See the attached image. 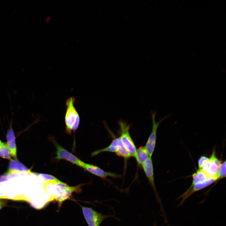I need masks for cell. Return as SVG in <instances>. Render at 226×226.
Listing matches in <instances>:
<instances>
[{
    "label": "cell",
    "mask_w": 226,
    "mask_h": 226,
    "mask_svg": "<svg viewBox=\"0 0 226 226\" xmlns=\"http://www.w3.org/2000/svg\"><path fill=\"white\" fill-rule=\"evenodd\" d=\"M80 206L89 226H100L103 220L108 217L95 211L91 208Z\"/></svg>",
    "instance_id": "cell-6"
},
{
    "label": "cell",
    "mask_w": 226,
    "mask_h": 226,
    "mask_svg": "<svg viewBox=\"0 0 226 226\" xmlns=\"http://www.w3.org/2000/svg\"><path fill=\"white\" fill-rule=\"evenodd\" d=\"M150 157L145 147L141 146L137 149L134 157L135 158L137 165L142 167L143 163Z\"/></svg>",
    "instance_id": "cell-13"
},
{
    "label": "cell",
    "mask_w": 226,
    "mask_h": 226,
    "mask_svg": "<svg viewBox=\"0 0 226 226\" xmlns=\"http://www.w3.org/2000/svg\"><path fill=\"white\" fill-rule=\"evenodd\" d=\"M226 164L225 161L222 163L219 168L216 175L218 180L226 177Z\"/></svg>",
    "instance_id": "cell-18"
},
{
    "label": "cell",
    "mask_w": 226,
    "mask_h": 226,
    "mask_svg": "<svg viewBox=\"0 0 226 226\" xmlns=\"http://www.w3.org/2000/svg\"><path fill=\"white\" fill-rule=\"evenodd\" d=\"M13 118L10 122L6 137L7 140V145L10 151L11 156L17 159V148L15 141V136L12 128Z\"/></svg>",
    "instance_id": "cell-11"
},
{
    "label": "cell",
    "mask_w": 226,
    "mask_h": 226,
    "mask_svg": "<svg viewBox=\"0 0 226 226\" xmlns=\"http://www.w3.org/2000/svg\"><path fill=\"white\" fill-rule=\"evenodd\" d=\"M51 139L56 149V159L58 160L65 159L81 168L83 167L84 162L63 148L53 138H51Z\"/></svg>",
    "instance_id": "cell-5"
},
{
    "label": "cell",
    "mask_w": 226,
    "mask_h": 226,
    "mask_svg": "<svg viewBox=\"0 0 226 226\" xmlns=\"http://www.w3.org/2000/svg\"><path fill=\"white\" fill-rule=\"evenodd\" d=\"M209 158L205 156H201L198 159V165L199 169H201L205 163L208 160Z\"/></svg>",
    "instance_id": "cell-19"
},
{
    "label": "cell",
    "mask_w": 226,
    "mask_h": 226,
    "mask_svg": "<svg viewBox=\"0 0 226 226\" xmlns=\"http://www.w3.org/2000/svg\"><path fill=\"white\" fill-rule=\"evenodd\" d=\"M112 136L113 139L110 145L105 148L94 151L91 156H94L102 152H110L114 153L124 159L127 158L129 156V153L124 146L120 137H115L113 135Z\"/></svg>",
    "instance_id": "cell-3"
},
{
    "label": "cell",
    "mask_w": 226,
    "mask_h": 226,
    "mask_svg": "<svg viewBox=\"0 0 226 226\" xmlns=\"http://www.w3.org/2000/svg\"><path fill=\"white\" fill-rule=\"evenodd\" d=\"M83 169L92 174L102 179H105L108 177L117 178L120 175L110 172H106L99 167L93 164L84 163L82 167Z\"/></svg>",
    "instance_id": "cell-9"
},
{
    "label": "cell",
    "mask_w": 226,
    "mask_h": 226,
    "mask_svg": "<svg viewBox=\"0 0 226 226\" xmlns=\"http://www.w3.org/2000/svg\"><path fill=\"white\" fill-rule=\"evenodd\" d=\"M75 98L71 97L66 100V111L64 116L65 132L71 134L78 128L80 122L79 115L74 105Z\"/></svg>",
    "instance_id": "cell-1"
},
{
    "label": "cell",
    "mask_w": 226,
    "mask_h": 226,
    "mask_svg": "<svg viewBox=\"0 0 226 226\" xmlns=\"http://www.w3.org/2000/svg\"><path fill=\"white\" fill-rule=\"evenodd\" d=\"M6 204V202L3 200H0V210L4 207Z\"/></svg>",
    "instance_id": "cell-20"
},
{
    "label": "cell",
    "mask_w": 226,
    "mask_h": 226,
    "mask_svg": "<svg viewBox=\"0 0 226 226\" xmlns=\"http://www.w3.org/2000/svg\"><path fill=\"white\" fill-rule=\"evenodd\" d=\"M156 113L155 112H153L151 113L152 123V129L145 146L149 156L151 157L155 148L158 128L162 121L170 118L171 116L170 114L166 115L159 121L157 122L156 121Z\"/></svg>",
    "instance_id": "cell-4"
},
{
    "label": "cell",
    "mask_w": 226,
    "mask_h": 226,
    "mask_svg": "<svg viewBox=\"0 0 226 226\" xmlns=\"http://www.w3.org/2000/svg\"><path fill=\"white\" fill-rule=\"evenodd\" d=\"M221 164V161L217 157L214 151L201 169L209 178L214 177L216 176Z\"/></svg>",
    "instance_id": "cell-7"
},
{
    "label": "cell",
    "mask_w": 226,
    "mask_h": 226,
    "mask_svg": "<svg viewBox=\"0 0 226 226\" xmlns=\"http://www.w3.org/2000/svg\"><path fill=\"white\" fill-rule=\"evenodd\" d=\"M192 181L190 187L192 186L195 184L205 181L209 178L201 169H198L192 174Z\"/></svg>",
    "instance_id": "cell-14"
},
{
    "label": "cell",
    "mask_w": 226,
    "mask_h": 226,
    "mask_svg": "<svg viewBox=\"0 0 226 226\" xmlns=\"http://www.w3.org/2000/svg\"><path fill=\"white\" fill-rule=\"evenodd\" d=\"M2 143V142H1V140H0V145L1 144V143Z\"/></svg>",
    "instance_id": "cell-21"
},
{
    "label": "cell",
    "mask_w": 226,
    "mask_h": 226,
    "mask_svg": "<svg viewBox=\"0 0 226 226\" xmlns=\"http://www.w3.org/2000/svg\"><path fill=\"white\" fill-rule=\"evenodd\" d=\"M38 176L40 178L45 180L46 182L59 183L62 182L54 176L48 174H39Z\"/></svg>",
    "instance_id": "cell-17"
},
{
    "label": "cell",
    "mask_w": 226,
    "mask_h": 226,
    "mask_svg": "<svg viewBox=\"0 0 226 226\" xmlns=\"http://www.w3.org/2000/svg\"><path fill=\"white\" fill-rule=\"evenodd\" d=\"M83 185L81 184L75 186H69L67 188L60 194L56 197L54 201L58 203L59 209L65 201L70 198L73 193L80 192L81 187Z\"/></svg>",
    "instance_id": "cell-10"
},
{
    "label": "cell",
    "mask_w": 226,
    "mask_h": 226,
    "mask_svg": "<svg viewBox=\"0 0 226 226\" xmlns=\"http://www.w3.org/2000/svg\"><path fill=\"white\" fill-rule=\"evenodd\" d=\"M120 137L124 146L131 155L134 157L137 148L129 132L130 125L126 121L120 120L118 121Z\"/></svg>",
    "instance_id": "cell-2"
},
{
    "label": "cell",
    "mask_w": 226,
    "mask_h": 226,
    "mask_svg": "<svg viewBox=\"0 0 226 226\" xmlns=\"http://www.w3.org/2000/svg\"><path fill=\"white\" fill-rule=\"evenodd\" d=\"M10 163L9 166L10 170L12 171L13 170H17L19 171H25L28 170L27 168L23 164L18 161L12 160Z\"/></svg>",
    "instance_id": "cell-16"
},
{
    "label": "cell",
    "mask_w": 226,
    "mask_h": 226,
    "mask_svg": "<svg viewBox=\"0 0 226 226\" xmlns=\"http://www.w3.org/2000/svg\"><path fill=\"white\" fill-rule=\"evenodd\" d=\"M0 157L11 160H12L10 152L6 143H2L0 145Z\"/></svg>",
    "instance_id": "cell-15"
},
{
    "label": "cell",
    "mask_w": 226,
    "mask_h": 226,
    "mask_svg": "<svg viewBox=\"0 0 226 226\" xmlns=\"http://www.w3.org/2000/svg\"><path fill=\"white\" fill-rule=\"evenodd\" d=\"M142 167L149 182L154 191L156 192L154 183L153 167L152 157H149L142 164Z\"/></svg>",
    "instance_id": "cell-12"
},
{
    "label": "cell",
    "mask_w": 226,
    "mask_h": 226,
    "mask_svg": "<svg viewBox=\"0 0 226 226\" xmlns=\"http://www.w3.org/2000/svg\"><path fill=\"white\" fill-rule=\"evenodd\" d=\"M217 181L218 180L215 176L210 177L205 181L195 184L192 186L189 187L180 196L179 198L181 199L180 204H182L187 198L194 193L207 187Z\"/></svg>",
    "instance_id": "cell-8"
}]
</instances>
